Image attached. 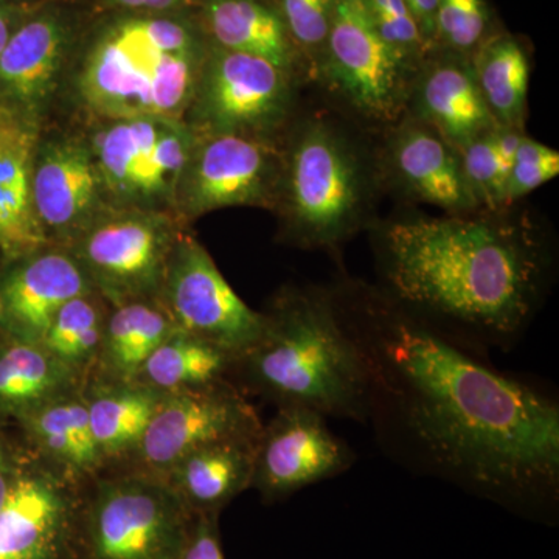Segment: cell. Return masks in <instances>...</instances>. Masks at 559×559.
<instances>
[{"label": "cell", "instance_id": "6", "mask_svg": "<svg viewBox=\"0 0 559 559\" xmlns=\"http://www.w3.org/2000/svg\"><path fill=\"white\" fill-rule=\"evenodd\" d=\"M79 123L90 140L108 207L175 213L180 175L198 140L186 121L139 117Z\"/></svg>", "mask_w": 559, "mask_h": 559}, {"label": "cell", "instance_id": "38", "mask_svg": "<svg viewBox=\"0 0 559 559\" xmlns=\"http://www.w3.org/2000/svg\"><path fill=\"white\" fill-rule=\"evenodd\" d=\"M404 2L409 7L412 16L417 21L423 38L430 46L432 40H436V17L439 0H404Z\"/></svg>", "mask_w": 559, "mask_h": 559}, {"label": "cell", "instance_id": "29", "mask_svg": "<svg viewBox=\"0 0 559 559\" xmlns=\"http://www.w3.org/2000/svg\"><path fill=\"white\" fill-rule=\"evenodd\" d=\"M471 66L481 97L498 127L524 130L530 62L518 40L499 36L481 43Z\"/></svg>", "mask_w": 559, "mask_h": 559}, {"label": "cell", "instance_id": "2", "mask_svg": "<svg viewBox=\"0 0 559 559\" xmlns=\"http://www.w3.org/2000/svg\"><path fill=\"white\" fill-rule=\"evenodd\" d=\"M380 260L390 299L441 323L444 336L460 334L465 348L513 344L538 310L547 274L535 234L491 212L390 224Z\"/></svg>", "mask_w": 559, "mask_h": 559}, {"label": "cell", "instance_id": "34", "mask_svg": "<svg viewBox=\"0 0 559 559\" xmlns=\"http://www.w3.org/2000/svg\"><path fill=\"white\" fill-rule=\"evenodd\" d=\"M558 175V151L524 135L503 190V205L527 197Z\"/></svg>", "mask_w": 559, "mask_h": 559}, {"label": "cell", "instance_id": "12", "mask_svg": "<svg viewBox=\"0 0 559 559\" xmlns=\"http://www.w3.org/2000/svg\"><path fill=\"white\" fill-rule=\"evenodd\" d=\"M176 329L240 359L260 340L264 314L235 293L189 229L180 235L159 297Z\"/></svg>", "mask_w": 559, "mask_h": 559}, {"label": "cell", "instance_id": "16", "mask_svg": "<svg viewBox=\"0 0 559 559\" xmlns=\"http://www.w3.org/2000/svg\"><path fill=\"white\" fill-rule=\"evenodd\" d=\"M355 463V454L326 423L305 407H280L257 440L252 485L266 500L333 479Z\"/></svg>", "mask_w": 559, "mask_h": 559}, {"label": "cell", "instance_id": "32", "mask_svg": "<svg viewBox=\"0 0 559 559\" xmlns=\"http://www.w3.org/2000/svg\"><path fill=\"white\" fill-rule=\"evenodd\" d=\"M488 25L484 0H439L436 17V39L455 55H468L479 49Z\"/></svg>", "mask_w": 559, "mask_h": 559}, {"label": "cell", "instance_id": "35", "mask_svg": "<svg viewBox=\"0 0 559 559\" xmlns=\"http://www.w3.org/2000/svg\"><path fill=\"white\" fill-rule=\"evenodd\" d=\"M463 171L477 207H503L499 187V162L496 151V128L459 150Z\"/></svg>", "mask_w": 559, "mask_h": 559}, {"label": "cell", "instance_id": "40", "mask_svg": "<svg viewBox=\"0 0 559 559\" xmlns=\"http://www.w3.org/2000/svg\"><path fill=\"white\" fill-rule=\"evenodd\" d=\"M16 476L17 471L11 466L9 455H7L3 448L0 447V506H2L3 500L9 496Z\"/></svg>", "mask_w": 559, "mask_h": 559}, {"label": "cell", "instance_id": "4", "mask_svg": "<svg viewBox=\"0 0 559 559\" xmlns=\"http://www.w3.org/2000/svg\"><path fill=\"white\" fill-rule=\"evenodd\" d=\"M234 370H241L250 388L280 407L367 421L366 370L331 294L283 293L264 314L260 340Z\"/></svg>", "mask_w": 559, "mask_h": 559}, {"label": "cell", "instance_id": "37", "mask_svg": "<svg viewBox=\"0 0 559 559\" xmlns=\"http://www.w3.org/2000/svg\"><path fill=\"white\" fill-rule=\"evenodd\" d=\"M110 10L121 13H175L197 0H102Z\"/></svg>", "mask_w": 559, "mask_h": 559}, {"label": "cell", "instance_id": "20", "mask_svg": "<svg viewBox=\"0 0 559 559\" xmlns=\"http://www.w3.org/2000/svg\"><path fill=\"white\" fill-rule=\"evenodd\" d=\"M36 121L0 106V252L21 259L50 245L36 218L32 167L43 131Z\"/></svg>", "mask_w": 559, "mask_h": 559}, {"label": "cell", "instance_id": "31", "mask_svg": "<svg viewBox=\"0 0 559 559\" xmlns=\"http://www.w3.org/2000/svg\"><path fill=\"white\" fill-rule=\"evenodd\" d=\"M337 0H278L280 16L299 53L319 72Z\"/></svg>", "mask_w": 559, "mask_h": 559}, {"label": "cell", "instance_id": "10", "mask_svg": "<svg viewBox=\"0 0 559 559\" xmlns=\"http://www.w3.org/2000/svg\"><path fill=\"white\" fill-rule=\"evenodd\" d=\"M283 150L274 139L198 135L180 175L175 213L186 226L227 207H277Z\"/></svg>", "mask_w": 559, "mask_h": 559}, {"label": "cell", "instance_id": "42", "mask_svg": "<svg viewBox=\"0 0 559 559\" xmlns=\"http://www.w3.org/2000/svg\"><path fill=\"white\" fill-rule=\"evenodd\" d=\"M0 2H10V0H0Z\"/></svg>", "mask_w": 559, "mask_h": 559}, {"label": "cell", "instance_id": "3", "mask_svg": "<svg viewBox=\"0 0 559 559\" xmlns=\"http://www.w3.org/2000/svg\"><path fill=\"white\" fill-rule=\"evenodd\" d=\"M210 40L182 11L119 13L75 51L62 100L79 121L183 120Z\"/></svg>", "mask_w": 559, "mask_h": 559}, {"label": "cell", "instance_id": "13", "mask_svg": "<svg viewBox=\"0 0 559 559\" xmlns=\"http://www.w3.org/2000/svg\"><path fill=\"white\" fill-rule=\"evenodd\" d=\"M36 218L50 245L69 248L103 209L108 207L100 173L81 124L43 128L32 167Z\"/></svg>", "mask_w": 559, "mask_h": 559}, {"label": "cell", "instance_id": "39", "mask_svg": "<svg viewBox=\"0 0 559 559\" xmlns=\"http://www.w3.org/2000/svg\"><path fill=\"white\" fill-rule=\"evenodd\" d=\"M24 11L11 2H0V55L9 43L11 33L25 17Z\"/></svg>", "mask_w": 559, "mask_h": 559}, {"label": "cell", "instance_id": "24", "mask_svg": "<svg viewBox=\"0 0 559 559\" xmlns=\"http://www.w3.org/2000/svg\"><path fill=\"white\" fill-rule=\"evenodd\" d=\"M176 330L159 300H131L110 307L95 362L103 382H135L151 353Z\"/></svg>", "mask_w": 559, "mask_h": 559}, {"label": "cell", "instance_id": "5", "mask_svg": "<svg viewBox=\"0 0 559 559\" xmlns=\"http://www.w3.org/2000/svg\"><path fill=\"white\" fill-rule=\"evenodd\" d=\"M367 175L358 151L333 123L305 121L283 150L277 207L290 241L336 248L362 223Z\"/></svg>", "mask_w": 559, "mask_h": 559}, {"label": "cell", "instance_id": "17", "mask_svg": "<svg viewBox=\"0 0 559 559\" xmlns=\"http://www.w3.org/2000/svg\"><path fill=\"white\" fill-rule=\"evenodd\" d=\"M80 513L61 477L17 473L0 506V559H80Z\"/></svg>", "mask_w": 559, "mask_h": 559}, {"label": "cell", "instance_id": "30", "mask_svg": "<svg viewBox=\"0 0 559 559\" xmlns=\"http://www.w3.org/2000/svg\"><path fill=\"white\" fill-rule=\"evenodd\" d=\"M109 311L98 290L73 297L55 314L40 345L81 377L97 362Z\"/></svg>", "mask_w": 559, "mask_h": 559}, {"label": "cell", "instance_id": "9", "mask_svg": "<svg viewBox=\"0 0 559 559\" xmlns=\"http://www.w3.org/2000/svg\"><path fill=\"white\" fill-rule=\"evenodd\" d=\"M293 86L272 62L210 44L183 121L198 135L274 139L293 108Z\"/></svg>", "mask_w": 559, "mask_h": 559}, {"label": "cell", "instance_id": "14", "mask_svg": "<svg viewBox=\"0 0 559 559\" xmlns=\"http://www.w3.org/2000/svg\"><path fill=\"white\" fill-rule=\"evenodd\" d=\"M257 412L229 381L164 393L135 455L154 473H168L190 452L260 433Z\"/></svg>", "mask_w": 559, "mask_h": 559}, {"label": "cell", "instance_id": "27", "mask_svg": "<svg viewBox=\"0 0 559 559\" xmlns=\"http://www.w3.org/2000/svg\"><path fill=\"white\" fill-rule=\"evenodd\" d=\"M162 395L139 382H103L84 396L103 459L135 451Z\"/></svg>", "mask_w": 559, "mask_h": 559}, {"label": "cell", "instance_id": "7", "mask_svg": "<svg viewBox=\"0 0 559 559\" xmlns=\"http://www.w3.org/2000/svg\"><path fill=\"white\" fill-rule=\"evenodd\" d=\"M193 513L157 476L103 480L80 513V559H176Z\"/></svg>", "mask_w": 559, "mask_h": 559}, {"label": "cell", "instance_id": "25", "mask_svg": "<svg viewBox=\"0 0 559 559\" xmlns=\"http://www.w3.org/2000/svg\"><path fill=\"white\" fill-rule=\"evenodd\" d=\"M79 380V373L40 344L10 340L0 349V407L20 417L76 392Z\"/></svg>", "mask_w": 559, "mask_h": 559}, {"label": "cell", "instance_id": "19", "mask_svg": "<svg viewBox=\"0 0 559 559\" xmlns=\"http://www.w3.org/2000/svg\"><path fill=\"white\" fill-rule=\"evenodd\" d=\"M385 160L400 189L414 200L447 210L448 215L479 209L459 151L421 120L407 119L393 131Z\"/></svg>", "mask_w": 559, "mask_h": 559}, {"label": "cell", "instance_id": "8", "mask_svg": "<svg viewBox=\"0 0 559 559\" xmlns=\"http://www.w3.org/2000/svg\"><path fill=\"white\" fill-rule=\"evenodd\" d=\"M187 229L171 212L105 207L68 249L110 307L157 300L173 250Z\"/></svg>", "mask_w": 559, "mask_h": 559}, {"label": "cell", "instance_id": "23", "mask_svg": "<svg viewBox=\"0 0 559 559\" xmlns=\"http://www.w3.org/2000/svg\"><path fill=\"white\" fill-rule=\"evenodd\" d=\"M202 31L213 46L252 55L294 75L300 53L278 9L264 0H202Z\"/></svg>", "mask_w": 559, "mask_h": 559}, {"label": "cell", "instance_id": "1", "mask_svg": "<svg viewBox=\"0 0 559 559\" xmlns=\"http://www.w3.org/2000/svg\"><path fill=\"white\" fill-rule=\"evenodd\" d=\"M358 348L367 421L384 450L426 476L533 520L559 503V409L474 358L390 297L333 296Z\"/></svg>", "mask_w": 559, "mask_h": 559}, {"label": "cell", "instance_id": "22", "mask_svg": "<svg viewBox=\"0 0 559 559\" xmlns=\"http://www.w3.org/2000/svg\"><path fill=\"white\" fill-rule=\"evenodd\" d=\"M259 436L218 441L190 452L164 479L191 513L219 514L252 485Z\"/></svg>", "mask_w": 559, "mask_h": 559}, {"label": "cell", "instance_id": "18", "mask_svg": "<svg viewBox=\"0 0 559 559\" xmlns=\"http://www.w3.org/2000/svg\"><path fill=\"white\" fill-rule=\"evenodd\" d=\"M94 290L73 253L62 246L5 261L0 274V325L11 340L40 344L55 314L73 297Z\"/></svg>", "mask_w": 559, "mask_h": 559}, {"label": "cell", "instance_id": "26", "mask_svg": "<svg viewBox=\"0 0 559 559\" xmlns=\"http://www.w3.org/2000/svg\"><path fill=\"white\" fill-rule=\"evenodd\" d=\"M39 450L75 474L92 473L103 462L91 428L86 399L73 392L22 415Z\"/></svg>", "mask_w": 559, "mask_h": 559}, {"label": "cell", "instance_id": "11", "mask_svg": "<svg viewBox=\"0 0 559 559\" xmlns=\"http://www.w3.org/2000/svg\"><path fill=\"white\" fill-rule=\"evenodd\" d=\"M415 69L381 38L366 0H337L318 73L359 114L392 121L409 102Z\"/></svg>", "mask_w": 559, "mask_h": 559}, {"label": "cell", "instance_id": "41", "mask_svg": "<svg viewBox=\"0 0 559 559\" xmlns=\"http://www.w3.org/2000/svg\"><path fill=\"white\" fill-rule=\"evenodd\" d=\"M0 316H2V305H0Z\"/></svg>", "mask_w": 559, "mask_h": 559}, {"label": "cell", "instance_id": "33", "mask_svg": "<svg viewBox=\"0 0 559 559\" xmlns=\"http://www.w3.org/2000/svg\"><path fill=\"white\" fill-rule=\"evenodd\" d=\"M374 28L385 43L417 70V62L429 49L415 17L404 0H366Z\"/></svg>", "mask_w": 559, "mask_h": 559}, {"label": "cell", "instance_id": "21", "mask_svg": "<svg viewBox=\"0 0 559 559\" xmlns=\"http://www.w3.org/2000/svg\"><path fill=\"white\" fill-rule=\"evenodd\" d=\"M415 119L455 150L498 128L481 97L471 61L451 57L426 66L412 84Z\"/></svg>", "mask_w": 559, "mask_h": 559}, {"label": "cell", "instance_id": "15", "mask_svg": "<svg viewBox=\"0 0 559 559\" xmlns=\"http://www.w3.org/2000/svg\"><path fill=\"white\" fill-rule=\"evenodd\" d=\"M72 24L58 10L25 14L0 55V106L46 127L75 57Z\"/></svg>", "mask_w": 559, "mask_h": 559}, {"label": "cell", "instance_id": "36", "mask_svg": "<svg viewBox=\"0 0 559 559\" xmlns=\"http://www.w3.org/2000/svg\"><path fill=\"white\" fill-rule=\"evenodd\" d=\"M219 514H193L189 533L176 559H224Z\"/></svg>", "mask_w": 559, "mask_h": 559}, {"label": "cell", "instance_id": "28", "mask_svg": "<svg viewBox=\"0 0 559 559\" xmlns=\"http://www.w3.org/2000/svg\"><path fill=\"white\" fill-rule=\"evenodd\" d=\"M237 360L226 349L176 330L151 353L135 382L160 393L207 388L227 381Z\"/></svg>", "mask_w": 559, "mask_h": 559}]
</instances>
